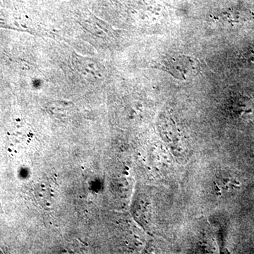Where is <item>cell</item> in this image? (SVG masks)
<instances>
[{
    "mask_svg": "<svg viewBox=\"0 0 254 254\" xmlns=\"http://www.w3.org/2000/svg\"><path fill=\"white\" fill-rule=\"evenodd\" d=\"M158 67L182 81H187L194 77L199 71L198 61L191 57L183 55L162 60L158 64Z\"/></svg>",
    "mask_w": 254,
    "mask_h": 254,
    "instance_id": "6da1fadb",
    "label": "cell"
},
{
    "mask_svg": "<svg viewBox=\"0 0 254 254\" xmlns=\"http://www.w3.org/2000/svg\"><path fill=\"white\" fill-rule=\"evenodd\" d=\"M229 112L232 118L242 123H249L254 119V101L251 97L237 95L230 100Z\"/></svg>",
    "mask_w": 254,
    "mask_h": 254,
    "instance_id": "7a4b0ae2",
    "label": "cell"
},
{
    "mask_svg": "<svg viewBox=\"0 0 254 254\" xmlns=\"http://www.w3.org/2000/svg\"><path fill=\"white\" fill-rule=\"evenodd\" d=\"M224 23L230 26H240L254 20V14L250 10L235 9L224 14Z\"/></svg>",
    "mask_w": 254,
    "mask_h": 254,
    "instance_id": "3957f363",
    "label": "cell"
},
{
    "mask_svg": "<svg viewBox=\"0 0 254 254\" xmlns=\"http://www.w3.org/2000/svg\"><path fill=\"white\" fill-rule=\"evenodd\" d=\"M245 60L246 63H248L251 66H254V48H252L245 53Z\"/></svg>",
    "mask_w": 254,
    "mask_h": 254,
    "instance_id": "277c9868",
    "label": "cell"
}]
</instances>
